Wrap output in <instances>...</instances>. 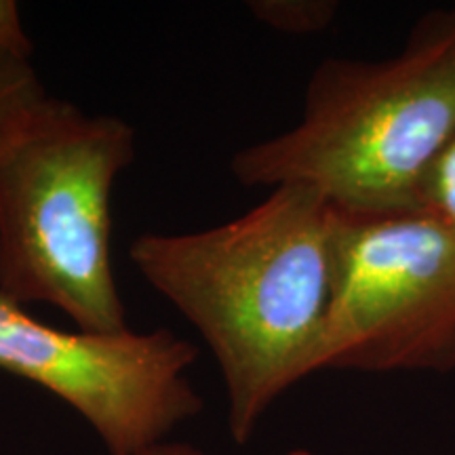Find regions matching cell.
I'll list each match as a JSON object with an SVG mask.
<instances>
[{"label": "cell", "mask_w": 455, "mask_h": 455, "mask_svg": "<svg viewBox=\"0 0 455 455\" xmlns=\"http://www.w3.org/2000/svg\"><path fill=\"white\" fill-rule=\"evenodd\" d=\"M419 209L439 220L455 236V135L428 173Z\"/></svg>", "instance_id": "ba28073f"}, {"label": "cell", "mask_w": 455, "mask_h": 455, "mask_svg": "<svg viewBox=\"0 0 455 455\" xmlns=\"http://www.w3.org/2000/svg\"><path fill=\"white\" fill-rule=\"evenodd\" d=\"M135 131L44 95L0 138V293L87 333L127 331L112 264V192Z\"/></svg>", "instance_id": "3957f363"}, {"label": "cell", "mask_w": 455, "mask_h": 455, "mask_svg": "<svg viewBox=\"0 0 455 455\" xmlns=\"http://www.w3.org/2000/svg\"><path fill=\"white\" fill-rule=\"evenodd\" d=\"M129 258L213 352L238 445L284 390L316 373L335 287V212L315 188H272L204 230L146 232Z\"/></svg>", "instance_id": "6da1fadb"}, {"label": "cell", "mask_w": 455, "mask_h": 455, "mask_svg": "<svg viewBox=\"0 0 455 455\" xmlns=\"http://www.w3.org/2000/svg\"><path fill=\"white\" fill-rule=\"evenodd\" d=\"M32 51L34 43L21 21L20 4L15 0H0V53L30 61Z\"/></svg>", "instance_id": "9c48e42d"}, {"label": "cell", "mask_w": 455, "mask_h": 455, "mask_svg": "<svg viewBox=\"0 0 455 455\" xmlns=\"http://www.w3.org/2000/svg\"><path fill=\"white\" fill-rule=\"evenodd\" d=\"M335 287L316 371L455 369V236L424 209H335Z\"/></svg>", "instance_id": "277c9868"}, {"label": "cell", "mask_w": 455, "mask_h": 455, "mask_svg": "<svg viewBox=\"0 0 455 455\" xmlns=\"http://www.w3.org/2000/svg\"><path fill=\"white\" fill-rule=\"evenodd\" d=\"M140 455H204L201 449L188 445V443H158V445L146 449Z\"/></svg>", "instance_id": "30bf717a"}, {"label": "cell", "mask_w": 455, "mask_h": 455, "mask_svg": "<svg viewBox=\"0 0 455 455\" xmlns=\"http://www.w3.org/2000/svg\"><path fill=\"white\" fill-rule=\"evenodd\" d=\"M198 350L169 329L64 331L0 293V371L41 386L87 419L110 455H140L201 413L188 382Z\"/></svg>", "instance_id": "5b68a950"}, {"label": "cell", "mask_w": 455, "mask_h": 455, "mask_svg": "<svg viewBox=\"0 0 455 455\" xmlns=\"http://www.w3.org/2000/svg\"><path fill=\"white\" fill-rule=\"evenodd\" d=\"M453 135L455 7L426 13L386 60L323 61L299 123L244 146L230 171L249 188L310 186L341 212H409Z\"/></svg>", "instance_id": "7a4b0ae2"}, {"label": "cell", "mask_w": 455, "mask_h": 455, "mask_svg": "<svg viewBox=\"0 0 455 455\" xmlns=\"http://www.w3.org/2000/svg\"><path fill=\"white\" fill-rule=\"evenodd\" d=\"M47 95L28 60L0 53V138L17 116Z\"/></svg>", "instance_id": "52a82bcc"}, {"label": "cell", "mask_w": 455, "mask_h": 455, "mask_svg": "<svg viewBox=\"0 0 455 455\" xmlns=\"http://www.w3.org/2000/svg\"><path fill=\"white\" fill-rule=\"evenodd\" d=\"M249 11L261 24L287 34H315L331 26L338 4L331 0H255Z\"/></svg>", "instance_id": "8992f818"}]
</instances>
